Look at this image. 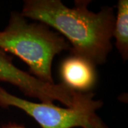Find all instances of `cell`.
<instances>
[{
	"mask_svg": "<svg viewBox=\"0 0 128 128\" xmlns=\"http://www.w3.org/2000/svg\"><path fill=\"white\" fill-rule=\"evenodd\" d=\"M94 92H86L74 106L61 108L54 104L24 100L0 86V106H12L22 110L41 128H109L96 113L103 102L94 100Z\"/></svg>",
	"mask_w": 128,
	"mask_h": 128,
	"instance_id": "3",
	"label": "cell"
},
{
	"mask_svg": "<svg viewBox=\"0 0 128 128\" xmlns=\"http://www.w3.org/2000/svg\"><path fill=\"white\" fill-rule=\"evenodd\" d=\"M0 128H26L22 124H19L17 123L10 122V123L6 124L0 127Z\"/></svg>",
	"mask_w": 128,
	"mask_h": 128,
	"instance_id": "7",
	"label": "cell"
},
{
	"mask_svg": "<svg viewBox=\"0 0 128 128\" xmlns=\"http://www.w3.org/2000/svg\"><path fill=\"white\" fill-rule=\"evenodd\" d=\"M112 37L115 46L124 60L128 58V1L120 0L117 6Z\"/></svg>",
	"mask_w": 128,
	"mask_h": 128,
	"instance_id": "6",
	"label": "cell"
},
{
	"mask_svg": "<svg viewBox=\"0 0 128 128\" xmlns=\"http://www.w3.org/2000/svg\"><path fill=\"white\" fill-rule=\"evenodd\" d=\"M0 49L16 56L28 66L29 73L47 83H55L52 64L56 55L70 50L68 42L44 24L29 23L21 13L12 12L0 32Z\"/></svg>",
	"mask_w": 128,
	"mask_h": 128,
	"instance_id": "2",
	"label": "cell"
},
{
	"mask_svg": "<svg viewBox=\"0 0 128 128\" xmlns=\"http://www.w3.org/2000/svg\"><path fill=\"white\" fill-rule=\"evenodd\" d=\"M62 82L75 91L90 92L97 82L96 66L78 56L66 58L60 66Z\"/></svg>",
	"mask_w": 128,
	"mask_h": 128,
	"instance_id": "5",
	"label": "cell"
},
{
	"mask_svg": "<svg viewBox=\"0 0 128 128\" xmlns=\"http://www.w3.org/2000/svg\"><path fill=\"white\" fill-rule=\"evenodd\" d=\"M88 0H76L68 7L60 0H25L21 14L53 28L66 39L72 55L95 66L105 64L112 50L114 9L106 6L98 13L88 10Z\"/></svg>",
	"mask_w": 128,
	"mask_h": 128,
	"instance_id": "1",
	"label": "cell"
},
{
	"mask_svg": "<svg viewBox=\"0 0 128 128\" xmlns=\"http://www.w3.org/2000/svg\"><path fill=\"white\" fill-rule=\"evenodd\" d=\"M0 81L17 87L25 96L36 98L43 103L53 104L59 101L66 107H73L81 99L84 92L75 91L63 83L43 82L29 73L17 68L12 58L0 49Z\"/></svg>",
	"mask_w": 128,
	"mask_h": 128,
	"instance_id": "4",
	"label": "cell"
}]
</instances>
